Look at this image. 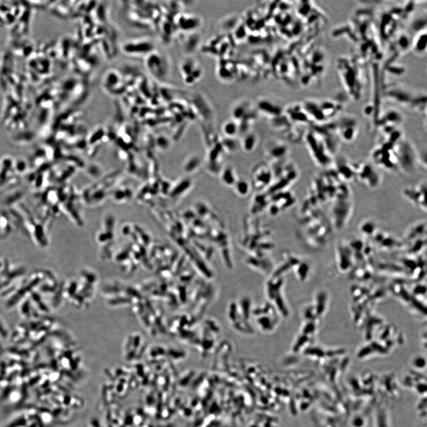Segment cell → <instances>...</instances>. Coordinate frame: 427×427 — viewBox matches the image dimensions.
<instances>
[{
  "label": "cell",
  "instance_id": "6",
  "mask_svg": "<svg viewBox=\"0 0 427 427\" xmlns=\"http://www.w3.org/2000/svg\"><path fill=\"white\" fill-rule=\"evenodd\" d=\"M337 133L340 140L344 142H351L359 133V123L357 119L351 115H345L338 117L335 121Z\"/></svg>",
  "mask_w": 427,
  "mask_h": 427
},
{
  "label": "cell",
  "instance_id": "1",
  "mask_svg": "<svg viewBox=\"0 0 427 427\" xmlns=\"http://www.w3.org/2000/svg\"><path fill=\"white\" fill-rule=\"evenodd\" d=\"M355 55L342 57L337 61V72L342 88L354 101L363 98L370 84V67Z\"/></svg>",
  "mask_w": 427,
  "mask_h": 427
},
{
  "label": "cell",
  "instance_id": "5",
  "mask_svg": "<svg viewBox=\"0 0 427 427\" xmlns=\"http://www.w3.org/2000/svg\"><path fill=\"white\" fill-rule=\"evenodd\" d=\"M307 145L314 160L319 165L328 164L330 160V153L321 137L314 130L311 131L307 137Z\"/></svg>",
  "mask_w": 427,
  "mask_h": 427
},
{
  "label": "cell",
  "instance_id": "9",
  "mask_svg": "<svg viewBox=\"0 0 427 427\" xmlns=\"http://www.w3.org/2000/svg\"><path fill=\"white\" fill-rule=\"evenodd\" d=\"M411 49L415 54L422 55L426 50V29L414 33L412 38Z\"/></svg>",
  "mask_w": 427,
  "mask_h": 427
},
{
  "label": "cell",
  "instance_id": "10",
  "mask_svg": "<svg viewBox=\"0 0 427 427\" xmlns=\"http://www.w3.org/2000/svg\"><path fill=\"white\" fill-rule=\"evenodd\" d=\"M225 128H229V129L225 130L227 134L233 135L235 133V127H234L233 124H231V123L226 124Z\"/></svg>",
  "mask_w": 427,
  "mask_h": 427
},
{
  "label": "cell",
  "instance_id": "4",
  "mask_svg": "<svg viewBox=\"0 0 427 427\" xmlns=\"http://www.w3.org/2000/svg\"><path fill=\"white\" fill-rule=\"evenodd\" d=\"M312 122L317 124L333 121L339 117L344 107L343 99L340 98L313 99L303 104Z\"/></svg>",
  "mask_w": 427,
  "mask_h": 427
},
{
  "label": "cell",
  "instance_id": "3",
  "mask_svg": "<svg viewBox=\"0 0 427 427\" xmlns=\"http://www.w3.org/2000/svg\"><path fill=\"white\" fill-rule=\"evenodd\" d=\"M382 96L387 101L398 105L426 114V96L425 93L412 91L409 87L399 83L384 82L382 81Z\"/></svg>",
  "mask_w": 427,
  "mask_h": 427
},
{
  "label": "cell",
  "instance_id": "7",
  "mask_svg": "<svg viewBox=\"0 0 427 427\" xmlns=\"http://www.w3.org/2000/svg\"><path fill=\"white\" fill-rule=\"evenodd\" d=\"M355 178L370 189H376L381 182L380 175L370 164L361 162L354 164Z\"/></svg>",
  "mask_w": 427,
  "mask_h": 427
},
{
  "label": "cell",
  "instance_id": "2",
  "mask_svg": "<svg viewBox=\"0 0 427 427\" xmlns=\"http://www.w3.org/2000/svg\"><path fill=\"white\" fill-rule=\"evenodd\" d=\"M415 3L405 2L399 5L387 6L381 9L380 13H375V24L382 44L383 42L389 43L401 32L402 25L415 9Z\"/></svg>",
  "mask_w": 427,
  "mask_h": 427
},
{
  "label": "cell",
  "instance_id": "8",
  "mask_svg": "<svg viewBox=\"0 0 427 427\" xmlns=\"http://www.w3.org/2000/svg\"><path fill=\"white\" fill-rule=\"evenodd\" d=\"M426 182L422 183L415 187H407L403 191L404 197L425 212L426 211L425 201Z\"/></svg>",
  "mask_w": 427,
  "mask_h": 427
}]
</instances>
